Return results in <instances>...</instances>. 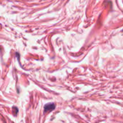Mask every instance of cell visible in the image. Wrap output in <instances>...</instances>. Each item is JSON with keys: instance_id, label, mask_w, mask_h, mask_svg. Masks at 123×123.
I'll return each mask as SVG.
<instances>
[{"instance_id": "7a4b0ae2", "label": "cell", "mask_w": 123, "mask_h": 123, "mask_svg": "<svg viewBox=\"0 0 123 123\" xmlns=\"http://www.w3.org/2000/svg\"></svg>"}, {"instance_id": "6da1fadb", "label": "cell", "mask_w": 123, "mask_h": 123, "mask_svg": "<svg viewBox=\"0 0 123 123\" xmlns=\"http://www.w3.org/2000/svg\"><path fill=\"white\" fill-rule=\"evenodd\" d=\"M55 108V106L54 103H48V104L44 106V112H49L52 111L54 110Z\"/></svg>"}]
</instances>
